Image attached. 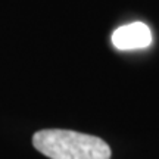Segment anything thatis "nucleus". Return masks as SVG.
I'll use <instances>...</instances> for the list:
<instances>
[{
    "instance_id": "f257e3e1",
    "label": "nucleus",
    "mask_w": 159,
    "mask_h": 159,
    "mask_svg": "<svg viewBox=\"0 0 159 159\" xmlns=\"http://www.w3.org/2000/svg\"><path fill=\"white\" fill-rule=\"evenodd\" d=\"M33 146L49 159H111V148L102 139L71 130H40Z\"/></svg>"
},
{
    "instance_id": "f03ea898",
    "label": "nucleus",
    "mask_w": 159,
    "mask_h": 159,
    "mask_svg": "<svg viewBox=\"0 0 159 159\" xmlns=\"http://www.w3.org/2000/svg\"><path fill=\"white\" fill-rule=\"evenodd\" d=\"M112 44L118 50L146 49L152 44V31L144 22H131L115 30Z\"/></svg>"
}]
</instances>
